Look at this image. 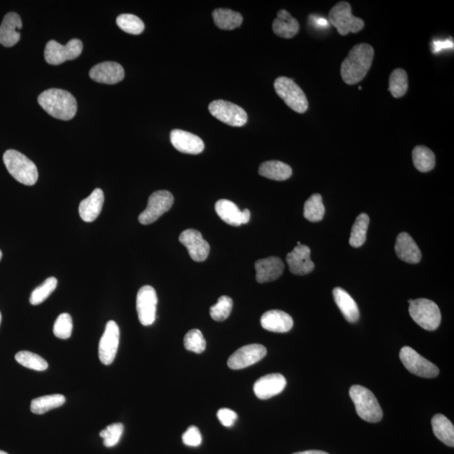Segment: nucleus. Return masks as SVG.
Wrapping results in <instances>:
<instances>
[{
  "label": "nucleus",
  "instance_id": "nucleus-6",
  "mask_svg": "<svg viewBox=\"0 0 454 454\" xmlns=\"http://www.w3.org/2000/svg\"><path fill=\"white\" fill-rule=\"evenodd\" d=\"M277 95L288 107L297 113H303L309 107L307 96L296 82L287 77L278 78L275 82Z\"/></svg>",
  "mask_w": 454,
  "mask_h": 454
},
{
  "label": "nucleus",
  "instance_id": "nucleus-43",
  "mask_svg": "<svg viewBox=\"0 0 454 454\" xmlns=\"http://www.w3.org/2000/svg\"><path fill=\"white\" fill-rule=\"evenodd\" d=\"M182 439L183 444L190 446V447H198V446L201 444L202 436L197 426H191L183 434Z\"/></svg>",
  "mask_w": 454,
  "mask_h": 454
},
{
  "label": "nucleus",
  "instance_id": "nucleus-10",
  "mask_svg": "<svg viewBox=\"0 0 454 454\" xmlns=\"http://www.w3.org/2000/svg\"><path fill=\"white\" fill-rule=\"evenodd\" d=\"M174 195L167 190L154 192L148 199L146 210L140 213L139 222L143 225H150L158 220L164 213L167 212L173 206Z\"/></svg>",
  "mask_w": 454,
  "mask_h": 454
},
{
  "label": "nucleus",
  "instance_id": "nucleus-28",
  "mask_svg": "<svg viewBox=\"0 0 454 454\" xmlns=\"http://www.w3.org/2000/svg\"><path fill=\"white\" fill-rule=\"evenodd\" d=\"M258 173L269 179L284 181L291 177L293 171L288 164L273 160L262 163Z\"/></svg>",
  "mask_w": 454,
  "mask_h": 454
},
{
  "label": "nucleus",
  "instance_id": "nucleus-25",
  "mask_svg": "<svg viewBox=\"0 0 454 454\" xmlns=\"http://www.w3.org/2000/svg\"><path fill=\"white\" fill-rule=\"evenodd\" d=\"M105 202L103 190L96 189L88 198L82 201L80 205V215L82 220L92 222L99 217Z\"/></svg>",
  "mask_w": 454,
  "mask_h": 454
},
{
  "label": "nucleus",
  "instance_id": "nucleus-7",
  "mask_svg": "<svg viewBox=\"0 0 454 454\" xmlns=\"http://www.w3.org/2000/svg\"><path fill=\"white\" fill-rule=\"evenodd\" d=\"M329 21L342 36L350 33H358L365 27V21L352 14L350 3L346 1L339 2L332 8L329 13Z\"/></svg>",
  "mask_w": 454,
  "mask_h": 454
},
{
  "label": "nucleus",
  "instance_id": "nucleus-44",
  "mask_svg": "<svg viewBox=\"0 0 454 454\" xmlns=\"http://www.w3.org/2000/svg\"><path fill=\"white\" fill-rule=\"evenodd\" d=\"M217 417L223 426L230 428L237 421V414L233 410L222 408L218 410Z\"/></svg>",
  "mask_w": 454,
  "mask_h": 454
},
{
  "label": "nucleus",
  "instance_id": "nucleus-45",
  "mask_svg": "<svg viewBox=\"0 0 454 454\" xmlns=\"http://www.w3.org/2000/svg\"><path fill=\"white\" fill-rule=\"evenodd\" d=\"M293 454H329V453L323 451H319V450H309V451L300 452Z\"/></svg>",
  "mask_w": 454,
  "mask_h": 454
},
{
  "label": "nucleus",
  "instance_id": "nucleus-15",
  "mask_svg": "<svg viewBox=\"0 0 454 454\" xmlns=\"http://www.w3.org/2000/svg\"><path fill=\"white\" fill-rule=\"evenodd\" d=\"M180 244H182L189 251L190 256L195 262H203L208 257L210 245L202 237V234L197 230L188 229L183 230L179 236Z\"/></svg>",
  "mask_w": 454,
  "mask_h": 454
},
{
  "label": "nucleus",
  "instance_id": "nucleus-38",
  "mask_svg": "<svg viewBox=\"0 0 454 454\" xmlns=\"http://www.w3.org/2000/svg\"><path fill=\"white\" fill-rule=\"evenodd\" d=\"M116 24L125 33L131 35L143 33L145 26L139 17L131 14H122L116 19Z\"/></svg>",
  "mask_w": 454,
  "mask_h": 454
},
{
  "label": "nucleus",
  "instance_id": "nucleus-34",
  "mask_svg": "<svg viewBox=\"0 0 454 454\" xmlns=\"http://www.w3.org/2000/svg\"><path fill=\"white\" fill-rule=\"evenodd\" d=\"M325 215V206L322 195L315 194L309 198L304 206V217L311 222H318L323 220Z\"/></svg>",
  "mask_w": 454,
  "mask_h": 454
},
{
  "label": "nucleus",
  "instance_id": "nucleus-20",
  "mask_svg": "<svg viewBox=\"0 0 454 454\" xmlns=\"http://www.w3.org/2000/svg\"><path fill=\"white\" fill-rule=\"evenodd\" d=\"M170 140L176 149L183 154L197 155L205 149V144L198 136L185 131L175 129L171 131Z\"/></svg>",
  "mask_w": 454,
  "mask_h": 454
},
{
  "label": "nucleus",
  "instance_id": "nucleus-16",
  "mask_svg": "<svg viewBox=\"0 0 454 454\" xmlns=\"http://www.w3.org/2000/svg\"><path fill=\"white\" fill-rule=\"evenodd\" d=\"M215 211L223 221L233 226H240L246 224L251 218L248 209L241 210L236 203L228 199H220L215 203Z\"/></svg>",
  "mask_w": 454,
  "mask_h": 454
},
{
  "label": "nucleus",
  "instance_id": "nucleus-31",
  "mask_svg": "<svg viewBox=\"0 0 454 454\" xmlns=\"http://www.w3.org/2000/svg\"><path fill=\"white\" fill-rule=\"evenodd\" d=\"M65 402L64 395L58 394L44 395L31 401L30 410L34 414L42 415L64 406Z\"/></svg>",
  "mask_w": 454,
  "mask_h": 454
},
{
  "label": "nucleus",
  "instance_id": "nucleus-33",
  "mask_svg": "<svg viewBox=\"0 0 454 454\" xmlns=\"http://www.w3.org/2000/svg\"><path fill=\"white\" fill-rule=\"evenodd\" d=\"M370 217L365 213H362L356 219L352 228L349 244L354 248H360L365 244L367 230L369 228Z\"/></svg>",
  "mask_w": 454,
  "mask_h": 454
},
{
  "label": "nucleus",
  "instance_id": "nucleus-35",
  "mask_svg": "<svg viewBox=\"0 0 454 454\" xmlns=\"http://www.w3.org/2000/svg\"><path fill=\"white\" fill-rule=\"evenodd\" d=\"M389 90L394 98L406 95L408 90V76L404 69H395L390 74Z\"/></svg>",
  "mask_w": 454,
  "mask_h": 454
},
{
  "label": "nucleus",
  "instance_id": "nucleus-36",
  "mask_svg": "<svg viewBox=\"0 0 454 454\" xmlns=\"http://www.w3.org/2000/svg\"><path fill=\"white\" fill-rule=\"evenodd\" d=\"M15 360L19 365L27 369L36 371H45L48 367V363L40 355L31 353L29 351H21L15 355Z\"/></svg>",
  "mask_w": 454,
  "mask_h": 454
},
{
  "label": "nucleus",
  "instance_id": "nucleus-37",
  "mask_svg": "<svg viewBox=\"0 0 454 454\" xmlns=\"http://www.w3.org/2000/svg\"><path fill=\"white\" fill-rule=\"evenodd\" d=\"M57 285V280L56 278L50 277L48 279H46L40 287L35 289L33 293H31L30 297V304L37 305L44 302L51 296V293L56 289Z\"/></svg>",
  "mask_w": 454,
  "mask_h": 454
},
{
  "label": "nucleus",
  "instance_id": "nucleus-5",
  "mask_svg": "<svg viewBox=\"0 0 454 454\" xmlns=\"http://www.w3.org/2000/svg\"><path fill=\"white\" fill-rule=\"evenodd\" d=\"M409 312L414 322L426 331H435L441 323V312L437 305L428 299H418L410 303Z\"/></svg>",
  "mask_w": 454,
  "mask_h": 454
},
{
  "label": "nucleus",
  "instance_id": "nucleus-21",
  "mask_svg": "<svg viewBox=\"0 0 454 454\" xmlns=\"http://www.w3.org/2000/svg\"><path fill=\"white\" fill-rule=\"evenodd\" d=\"M23 26L19 15L15 12L8 13L0 26V44L6 48L13 46L21 39L19 30Z\"/></svg>",
  "mask_w": 454,
  "mask_h": 454
},
{
  "label": "nucleus",
  "instance_id": "nucleus-3",
  "mask_svg": "<svg viewBox=\"0 0 454 454\" xmlns=\"http://www.w3.org/2000/svg\"><path fill=\"white\" fill-rule=\"evenodd\" d=\"M8 172L18 182L33 186L37 182L38 170L30 159L17 150H7L3 156Z\"/></svg>",
  "mask_w": 454,
  "mask_h": 454
},
{
  "label": "nucleus",
  "instance_id": "nucleus-32",
  "mask_svg": "<svg viewBox=\"0 0 454 454\" xmlns=\"http://www.w3.org/2000/svg\"><path fill=\"white\" fill-rule=\"evenodd\" d=\"M415 167L421 173L433 170L436 164V158L432 150L424 146H417L412 152Z\"/></svg>",
  "mask_w": 454,
  "mask_h": 454
},
{
  "label": "nucleus",
  "instance_id": "nucleus-12",
  "mask_svg": "<svg viewBox=\"0 0 454 454\" xmlns=\"http://www.w3.org/2000/svg\"><path fill=\"white\" fill-rule=\"evenodd\" d=\"M158 296L154 287L145 285L140 288L136 296V311L140 323L143 326H151L156 320Z\"/></svg>",
  "mask_w": 454,
  "mask_h": 454
},
{
  "label": "nucleus",
  "instance_id": "nucleus-13",
  "mask_svg": "<svg viewBox=\"0 0 454 454\" xmlns=\"http://www.w3.org/2000/svg\"><path fill=\"white\" fill-rule=\"evenodd\" d=\"M120 343V329L113 320H109L105 327L99 345V356L102 363L109 365L116 358Z\"/></svg>",
  "mask_w": 454,
  "mask_h": 454
},
{
  "label": "nucleus",
  "instance_id": "nucleus-18",
  "mask_svg": "<svg viewBox=\"0 0 454 454\" xmlns=\"http://www.w3.org/2000/svg\"><path fill=\"white\" fill-rule=\"evenodd\" d=\"M289 270L296 275H308L314 270L315 264L311 260V249L305 245H297L287 257Z\"/></svg>",
  "mask_w": 454,
  "mask_h": 454
},
{
  "label": "nucleus",
  "instance_id": "nucleus-29",
  "mask_svg": "<svg viewBox=\"0 0 454 454\" xmlns=\"http://www.w3.org/2000/svg\"><path fill=\"white\" fill-rule=\"evenodd\" d=\"M433 433L444 444L454 447V426L444 415H435L432 419Z\"/></svg>",
  "mask_w": 454,
  "mask_h": 454
},
{
  "label": "nucleus",
  "instance_id": "nucleus-23",
  "mask_svg": "<svg viewBox=\"0 0 454 454\" xmlns=\"http://www.w3.org/2000/svg\"><path fill=\"white\" fill-rule=\"evenodd\" d=\"M261 325L265 330L284 334L291 330L293 322L292 317L287 313L272 310L265 312L261 317Z\"/></svg>",
  "mask_w": 454,
  "mask_h": 454
},
{
  "label": "nucleus",
  "instance_id": "nucleus-11",
  "mask_svg": "<svg viewBox=\"0 0 454 454\" xmlns=\"http://www.w3.org/2000/svg\"><path fill=\"white\" fill-rule=\"evenodd\" d=\"M400 358L407 370L422 378H435L439 374V369L432 362L422 357L410 347L401 348Z\"/></svg>",
  "mask_w": 454,
  "mask_h": 454
},
{
  "label": "nucleus",
  "instance_id": "nucleus-9",
  "mask_svg": "<svg viewBox=\"0 0 454 454\" xmlns=\"http://www.w3.org/2000/svg\"><path fill=\"white\" fill-rule=\"evenodd\" d=\"M209 111L215 118L230 127H244L248 122V113L240 107L226 100H215L209 105Z\"/></svg>",
  "mask_w": 454,
  "mask_h": 454
},
{
  "label": "nucleus",
  "instance_id": "nucleus-2",
  "mask_svg": "<svg viewBox=\"0 0 454 454\" xmlns=\"http://www.w3.org/2000/svg\"><path fill=\"white\" fill-rule=\"evenodd\" d=\"M38 103L51 116L58 120H72L77 113L76 99L66 90H46L39 96Z\"/></svg>",
  "mask_w": 454,
  "mask_h": 454
},
{
  "label": "nucleus",
  "instance_id": "nucleus-26",
  "mask_svg": "<svg viewBox=\"0 0 454 454\" xmlns=\"http://www.w3.org/2000/svg\"><path fill=\"white\" fill-rule=\"evenodd\" d=\"M300 30L299 22L288 11L280 10L273 23V30L277 36L291 39L296 36Z\"/></svg>",
  "mask_w": 454,
  "mask_h": 454
},
{
  "label": "nucleus",
  "instance_id": "nucleus-19",
  "mask_svg": "<svg viewBox=\"0 0 454 454\" xmlns=\"http://www.w3.org/2000/svg\"><path fill=\"white\" fill-rule=\"evenodd\" d=\"M287 383V379L280 374H268L254 383L253 391L260 400H268L280 394L284 390Z\"/></svg>",
  "mask_w": 454,
  "mask_h": 454
},
{
  "label": "nucleus",
  "instance_id": "nucleus-14",
  "mask_svg": "<svg viewBox=\"0 0 454 454\" xmlns=\"http://www.w3.org/2000/svg\"><path fill=\"white\" fill-rule=\"evenodd\" d=\"M267 354V349L260 344H250L239 348L227 362L230 369L237 370L255 365Z\"/></svg>",
  "mask_w": 454,
  "mask_h": 454
},
{
  "label": "nucleus",
  "instance_id": "nucleus-47",
  "mask_svg": "<svg viewBox=\"0 0 454 454\" xmlns=\"http://www.w3.org/2000/svg\"><path fill=\"white\" fill-rule=\"evenodd\" d=\"M2 255H3V254H2L1 250H0V260H1Z\"/></svg>",
  "mask_w": 454,
  "mask_h": 454
},
{
  "label": "nucleus",
  "instance_id": "nucleus-39",
  "mask_svg": "<svg viewBox=\"0 0 454 454\" xmlns=\"http://www.w3.org/2000/svg\"><path fill=\"white\" fill-rule=\"evenodd\" d=\"M233 301L230 297L222 296L219 298L217 303L211 307L210 314L211 318L217 322H223L228 318L233 311Z\"/></svg>",
  "mask_w": 454,
  "mask_h": 454
},
{
  "label": "nucleus",
  "instance_id": "nucleus-41",
  "mask_svg": "<svg viewBox=\"0 0 454 454\" xmlns=\"http://www.w3.org/2000/svg\"><path fill=\"white\" fill-rule=\"evenodd\" d=\"M73 320L68 313H62L57 317L53 327V334L57 338L69 339L72 335Z\"/></svg>",
  "mask_w": 454,
  "mask_h": 454
},
{
  "label": "nucleus",
  "instance_id": "nucleus-40",
  "mask_svg": "<svg viewBox=\"0 0 454 454\" xmlns=\"http://www.w3.org/2000/svg\"><path fill=\"white\" fill-rule=\"evenodd\" d=\"M183 344L188 351L195 354H202L206 350V342L202 332L199 329H192L185 336Z\"/></svg>",
  "mask_w": 454,
  "mask_h": 454
},
{
  "label": "nucleus",
  "instance_id": "nucleus-8",
  "mask_svg": "<svg viewBox=\"0 0 454 454\" xmlns=\"http://www.w3.org/2000/svg\"><path fill=\"white\" fill-rule=\"evenodd\" d=\"M83 52V42L78 39H72L68 44L62 46L52 40L45 48V60L51 65H60L64 62L76 60Z\"/></svg>",
  "mask_w": 454,
  "mask_h": 454
},
{
  "label": "nucleus",
  "instance_id": "nucleus-48",
  "mask_svg": "<svg viewBox=\"0 0 454 454\" xmlns=\"http://www.w3.org/2000/svg\"><path fill=\"white\" fill-rule=\"evenodd\" d=\"M2 316L1 312H0V324H1Z\"/></svg>",
  "mask_w": 454,
  "mask_h": 454
},
{
  "label": "nucleus",
  "instance_id": "nucleus-27",
  "mask_svg": "<svg viewBox=\"0 0 454 454\" xmlns=\"http://www.w3.org/2000/svg\"><path fill=\"white\" fill-rule=\"evenodd\" d=\"M334 297L336 305L347 322L352 323L358 322L359 319L358 305L349 293L342 288L336 287L334 289Z\"/></svg>",
  "mask_w": 454,
  "mask_h": 454
},
{
  "label": "nucleus",
  "instance_id": "nucleus-17",
  "mask_svg": "<svg viewBox=\"0 0 454 454\" xmlns=\"http://www.w3.org/2000/svg\"><path fill=\"white\" fill-rule=\"evenodd\" d=\"M89 76L98 83L116 84L125 78L123 66L115 62H105L93 66Z\"/></svg>",
  "mask_w": 454,
  "mask_h": 454
},
{
  "label": "nucleus",
  "instance_id": "nucleus-46",
  "mask_svg": "<svg viewBox=\"0 0 454 454\" xmlns=\"http://www.w3.org/2000/svg\"><path fill=\"white\" fill-rule=\"evenodd\" d=\"M0 454H9V453H7L6 452L2 451V450H0Z\"/></svg>",
  "mask_w": 454,
  "mask_h": 454
},
{
  "label": "nucleus",
  "instance_id": "nucleus-30",
  "mask_svg": "<svg viewBox=\"0 0 454 454\" xmlns=\"http://www.w3.org/2000/svg\"><path fill=\"white\" fill-rule=\"evenodd\" d=\"M212 15L215 24L221 30L236 29L244 21L240 13L228 9L215 10Z\"/></svg>",
  "mask_w": 454,
  "mask_h": 454
},
{
  "label": "nucleus",
  "instance_id": "nucleus-24",
  "mask_svg": "<svg viewBox=\"0 0 454 454\" xmlns=\"http://www.w3.org/2000/svg\"><path fill=\"white\" fill-rule=\"evenodd\" d=\"M394 249L397 257L406 263L418 264L421 260L420 249L408 233H401L399 235Z\"/></svg>",
  "mask_w": 454,
  "mask_h": 454
},
{
  "label": "nucleus",
  "instance_id": "nucleus-22",
  "mask_svg": "<svg viewBox=\"0 0 454 454\" xmlns=\"http://www.w3.org/2000/svg\"><path fill=\"white\" fill-rule=\"evenodd\" d=\"M256 280L260 284L279 279L283 273L284 264L278 257H269L255 263Z\"/></svg>",
  "mask_w": 454,
  "mask_h": 454
},
{
  "label": "nucleus",
  "instance_id": "nucleus-42",
  "mask_svg": "<svg viewBox=\"0 0 454 454\" xmlns=\"http://www.w3.org/2000/svg\"><path fill=\"white\" fill-rule=\"evenodd\" d=\"M124 432V426L121 424H113L102 430L100 436L103 438L104 445L107 448H112L120 440Z\"/></svg>",
  "mask_w": 454,
  "mask_h": 454
},
{
  "label": "nucleus",
  "instance_id": "nucleus-1",
  "mask_svg": "<svg viewBox=\"0 0 454 454\" xmlns=\"http://www.w3.org/2000/svg\"><path fill=\"white\" fill-rule=\"evenodd\" d=\"M374 56V48L370 44L360 43L354 46L340 66L343 80L349 85L361 82L371 68Z\"/></svg>",
  "mask_w": 454,
  "mask_h": 454
},
{
  "label": "nucleus",
  "instance_id": "nucleus-4",
  "mask_svg": "<svg viewBox=\"0 0 454 454\" xmlns=\"http://www.w3.org/2000/svg\"><path fill=\"white\" fill-rule=\"evenodd\" d=\"M349 394L360 418L372 424L381 421V406L370 390L361 385H354L351 387Z\"/></svg>",
  "mask_w": 454,
  "mask_h": 454
}]
</instances>
